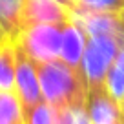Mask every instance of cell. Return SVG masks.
<instances>
[{"mask_svg": "<svg viewBox=\"0 0 124 124\" xmlns=\"http://www.w3.org/2000/svg\"><path fill=\"white\" fill-rule=\"evenodd\" d=\"M86 42H88L86 31L82 29V26L71 15V20L62 29V42H60L58 58L64 60L73 70L82 71L80 64H82V55H84V49H86Z\"/></svg>", "mask_w": 124, "mask_h": 124, "instance_id": "7", "label": "cell"}, {"mask_svg": "<svg viewBox=\"0 0 124 124\" xmlns=\"http://www.w3.org/2000/svg\"><path fill=\"white\" fill-rule=\"evenodd\" d=\"M0 124H4V122H2V120H0Z\"/></svg>", "mask_w": 124, "mask_h": 124, "instance_id": "16", "label": "cell"}, {"mask_svg": "<svg viewBox=\"0 0 124 124\" xmlns=\"http://www.w3.org/2000/svg\"><path fill=\"white\" fill-rule=\"evenodd\" d=\"M104 88L124 111V46L120 47L119 55L109 66L106 80H104Z\"/></svg>", "mask_w": 124, "mask_h": 124, "instance_id": "10", "label": "cell"}, {"mask_svg": "<svg viewBox=\"0 0 124 124\" xmlns=\"http://www.w3.org/2000/svg\"><path fill=\"white\" fill-rule=\"evenodd\" d=\"M0 120L4 124H26L15 91H0Z\"/></svg>", "mask_w": 124, "mask_h": 124, "instance_id": "11", "label": "cell"}, {"mask_svg": "<svg viewBox=\"0 0 124 124\" xmlns=\"http://www.w3.org/2000/svg\"><path fill=\"white\" fill-rule=\"evenodd\" d=\"M64 27L55 24H37L22 31L18 37V46L29 55L35 64L58 58Z\"/></svg>", "mask_w": 124, "mask_h": 124, "instance_id": "3", "label": "cell"}, {"mask_svg": "<svg viewBox=\"0 0 124 124\" xmlns=\"http://www.w3.org/2000/svg\"><path fill=\"white\" fill-rule=\"evenodd\" d=\"M86 108L91 124H124V111L106 91V88L89 89Z\"/></svg>", "mask_w": 124, "mask_h": 124, "instance_id": "6", "label": "cell"}, {"mask_svg": "<svg viewBox=\"0 0 124 124\" xmlns=\"http://www.w3.org/2000/svg\"><path fill=\"white\" fill-rule=\"evenodd\" d=\"M53 124H91L86 106H66L55 109Z\"/></svg>", "mask_w": 124, "mask_h": 124, "instance_id": "12", "label": "cell"}, {"mask_svg": "<svg viewBox=\"0 0 124 124\" xmlns=\"http://www.w3.org/2000/svg\"><path fill=\"white\" fill-rule=\"evenodd\" d=\"M15 93L18 97L20 108H22L24 119H27L33 113V109L44 102L42 91H40L37 64L29 58V55L18 46L16 42V71H15Z\"/></svg>", "mask_w": 124, "mask_h": 124, "instance_id": "4", "label": "cell"}, {"mask_svg": "<svg viewBox=\"0 0 124 124\" xmlns=\"http://www.w3.org/2000/svg\"><path fill=\"white\" fill-rule=\"evenodd\" d=\"M71 20V11L58 0H26L24 29L37 24H55L64 27Z\"/></svg>", "mask_w": 124, "mask_h": 124, "instance_id": "5", "label": "cell"}, {"mask_svg": "<svg viewBox=\"0 0 124 124\" xmlns=\"http://www.w3.org/2000/svg\"><path fill=\"white\" fill-rule=\"evenodd\" d=\"M40 91L44 102L53 109L66 106H86L88 102V86L82 71L73 70L60 58L37 64Z\"/></svg>", "mask_w": 124, "mask_h": 124, "instance_id": "1", "label": "cell"}, {"mask_svg": "<svg viewBox=\"0 0 124 124\" xmlns=\"http://www.w3.org/2000/svg\"><path fill=\"white\" fill-rule=\"evenodd\" d=\"M120 42L111 35H93L88 37L86 49L82 55L80 70L84 75L86 86L89 89L104 88V80L109 66L120 51Z\"/></svg>", "mask_w": 124, "mask_h": 124, "instance_id": "2", "label": "cell"}, {"mask_svg": "<svg viewBox=\"0 0 124 124\" xmlns=\"http://www.w3.org/2000/svg\"><path fill=\"white\" fill-rule=\"evenodd\" d=\"M16 40H0V91H15Z\"/></svg>", "mask_w": 124, "mask_h": 124, "instance_id": "9", "label": "cell"}, {"mask_svg": "<svg viewBox=\"0 0 124 124\" xmlns=\"http://www.w3.org/2000/svg\"><path fill=\"white\" fill-rule=\"evenodd\" d=\"M58 2H60V4L64 6V8H68L71 13H73V11H77V9H78L77 0H58Z\"/></svg>", "mask_w": 124, "mask_h": 124, "instance_id": "14", "label": "cell"}, {"mask_svg": "<svg viewBox=\"0 0 124 124\" xmlns=\"http://www.w3.org/2000/svg\"><path fill=\"white\" fill-rule=\"evenodd\" d=\"M122 22H124V13H122Z\"/></svg>", "mask_w": 124, "mask_h": 124, "instance_id": "15", "label": "cell"}, {"mask_svg": "<svg viewBox=\"0 0 124 124\" xmlns=\"http://www.w3.org/2000/svg\"><path fill=\"white\" fill-rule=\"evenodd\" d=\"M26 0H0V40H18L24 31Z\"/></svg>", "mask_w": 124, "mask_h": 124, "instance_id": "8", "label": "cell"}, {"mask_svg": "<svg viewBox=\"0 0 124 124\" xmlns=\"http://www.w3.org/2000/svg\"><path fill=\"white\" fill-rule=\"evenodd\" d=\"M78 11H95V13H124V0H77Z\"/></svg>", "mask_w": 124, "mask_h": 124, "instance_id": "13", "label": "cell"}]
</instances>
